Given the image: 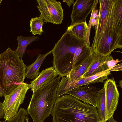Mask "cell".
Masks as SVG:
<instances>
[{"label":"cell","instance_id":"12","mask_svg":"<svg viewBox=\"0 0 122 122\" xmlns=\"http://www.w3.org/2000/svg\"><path fill=\"white\" fill-rule=\"evenodd\" d=\"M94 54V58L92 62L87 71L81 77V79L108 70L106 63L105 56Z\"/></svg>","mask_w":122,"mask_h":122},{"label":"cell","instance_id":"3","mask_svg":"<svg viewBox=\"0 0 122 122\" xmlns=\"http://www.w3.org/2000/svg\"><path fill=\"white\" fill-rule=\"evenodd\" d=\"M88 46L85 40L81 39L67 30L51 50L53 66L59 75L67 77L73 68L76 54Z\"/></svg>","mask_w":122,"mask_h":122},{"label":"cell","instance_id":"25","mask_svg":"<svg viewBox=\"0 0 122 122\" xmlns=\"http://www.w3.org/2000/svg\"><path fill=\"white\" fill-rule=\"evenodd\" d=\"M64 2H65L70 7L72 4H74L75 2L73 0H64L63 1Z\"/></svg>","mask_w":122,"mask_h":122},{"label":"cell","instance_id":"9","mask_svg":"<svg viewBox=\"0 0 122 122\" xmlns=\"http://www.w3.org/2000/svg\"><path fill=\"white\" fill-rule=\"evenodd\" d=\"M98 0H76L73 5L70 26L86 22V18L97 5Z\"/></svg>","mask_w":122,"mask_h":122},{"label":"cell","instance_id":"16","mask_svg":"<svg viewBox=\"0 0 122 122\" xmlns=\"http://www.w3.org/2000/svg\"><path fill=\"white\" fill-rule=\"evenodd\" d=\"M17 39L18 46L14 51L20 59L23 60L22 57L27 47L32 42L38 41L39 39L37 36H30L29 37L18 36Z\"/></svg>","mask_w":122,"mask_h":122},{"label":"cell","instance_id":"8","mask_svg":"<svg viewBox=\"0 0 122 122\" xmlns=\"http://www.w3.org/2000/svg\"><path fill=\"white\" fill-rule=\"evenodd\" d=\"M105 95V121L113 116L116 109L119 94L115 81L113 78L107 79L104 87Z\"/></svg>","mask_w":122,"mask_h":122},{"label":"cell","instance_id":"6","mask_svg":"<svg viewBox=\"0 0 122 122\" xmlns=\"http://www.w3.org/2000/svg\"><path fill=\"white\" fill-rule=\"evenodd\" d=\"M31 87L30 84L24 82L9 94L4 96L2 104L5 120L10 119L17 113L20 106L24 102L28 90Z\"/></svg>","mask_w":122,"mask_h":122},{"label":"cell","instance_id":"20","mask_svg":"<svg viewBox=\"0 0 122 122\" xmlns=\"http://www.w3.org/2000/svg\"><path fill=\"white\" fill-rule=\"evenodd\" d=\"M44 22L39 16L32 18L30 20V32L34 35H41L43 32L42 26Z\"/></svg>","mask_w":122,"mask_h":122},{"label":"cell","instance_id":"13","mask_svg":"<svg viewBox=\"0 0 122 122\" xmlns=\"http://www.w3.org/2000/svg\"><path fill=\"white\" fill-rule=\"evenodd\" d=\"M93 53L85 60L75 68L74 71L67 77L64 76L66 80L69 83L81 79L82 76L87 71L94 58Z\"/></svg>","mask_w":122,"mask_h":122},{"label":"cell","instance_id":"10","mask_svg":"<svg viewBox=\"0 0 122 122\" xmlns=\"http://www.w3.org/2000/svg\"><path fill=\"white\" fill-rule=\"evenodd\" d=\"M78 87L66 92L84 103L97 108L99 91L96 87L90 84Z\"/></svg>","mask_w":122,"mask_h":122},{"label":"cell","instance_id":"21","mask_svg":"<svg viewBox=\"0 0 122 122\" xmlns=\"http://www.w3.org/2000/svg\"><path fill=\"white\" fill-rule=\"evenodd\" d=\"M28 115L26 110L20 107L17 113L13 117L3 121H0V122H25V118Z\"/></svg>","mask_w":122,"mask_h":122},{"label":"cell","instance_id":"2","mask_svg":"<svg viewBox=\"0 0 122 122\" xmlns=\"http://www.w3.org/2000/svg\"><path fill=\"white\" fill-rule=\"evenodd\" d=\"M51 114L53 122H100L96 108L69 95L57 98Z\"/></svg>","mask_w":122,"mask_h":122},{"label":"cell","instance_id":"4","mask_svg":"<svg viewBox=\"0 0 122 122\" xmlns=\"http://www.w3.org/2000/svg\"><path fill=\"white\" fill-rule=\"evenodd\" d=\"M26 66L9 47L0 54V85L4 96L24 83Z\"/></svg>","mask_w":122,"mask_h":122},{"label":"cell","instance_id":"28","mask_svg":"<svg viewBox=\"0 0 122 122\" xmlns=\"http://www.w3.org/2000/svg\"><path fill=\"white\" fill-rule=\"evenodd\" d=\"M119 86L120 87L122 88V80L120 81H119Z\"/></svg>","mask_w":122,"mask_h":122},{"label":"cell","instance_id":"1","mask_svg":"<svg viewBox=\"0 0 122 122\" xmlns=\"http://www.w3.org/2000/svg\"><path fill=\"white\" fill-rule=\"evenodd\" d=\"M99 12L91 49L104 56L122 48V0H99Z\"/></svg>","mask_w":122,"mask_h":122},{"label":"cell","instance_id":"19","mask_svg":"<svg viewBox=\"0 0 122 122\" xmlns=\"http://www.w3.org/2000/svg\"><path fill=\"white\" fill-rule=\"evenodd\" d=\"M111 74V72L109 70H107L92 76L83 78L87 85L96 82H103L104 80L107 79L108 76Z\"/></svg>","mask_w":122,"mask_h":122},{"label":"cell","instance_id":"15","mask_svg":"<svg viewBox=\"0 0 122 122\" xmlns=\"http://www.w3.org/2000/svg\"><path fill=\"white\" fill-rule=\"evenodd\" d=\"M61 77V80L59 83L56 92L57 98L62 96L68 92L72 89L87 85L85 83L84 78L70 83L66 80L64 76Z\"/></svg>","mask_w":122,"mask_h":122},{"label":"cell","instance_id":"22","mask_svg":"<svg viewBox=\"0 0 122 122\" xmlns=\"http://www.w3.org/2000/svg\"><path fill=\"white\" fill-rule=\"evenodd\" d=\"M105 59L106 63L109 70L116 65L118 63L122 61L121 60L119 61L118 59L116 60L113 59L110 55L105 56Z\"/></svg>","mask_w":122,"mask_h":122},{"label":"cell","instance_id":"7","mask_svg":"<svg viewBox=\"0 0 122 122\" xmlns=\"http://www.w3.org/2000/svg\"><path fill=\"white\" fill-rule=\"evenodd\" d=\"M39 16L45 22L59 24L62 21L63 10L61 3L55 0H37Z\"/></svg>","mask_w":122,"mask_h":122},{"label":"cell","instance_id":"31","mask_svg":"<svg viewBox=\"0 0 122 122\" xmlns=\"http://www.w3.org/2000/svg\"><path fill=\"white\" fill-rule=\"evenodd\" d=\"M100 122H104L103 121H101V120H100Z\"/></svg>","mask_w":122,"mask_h":122},{"label":"cell","instance_id":"26","mask_svg":"<svg viewBox=\"0 0 122 122\" xmlns=\"http://www.w3.org/2000/svg\"><path fill=\"white\" fill-rule=\"evenodd\" d=\"M108 121V122H118L114 119L113 116L109 118Z\"/></svg>","mask_w":122,"mask_h":122},{"label":"cell","instance_id":"14","mask_svg":"<svg viewBox=\"0 0 122 122\" xmlns=\"http://www.w3.org/2000/svg\"><path fill=\"white\" fill-rule=\"evenodd\" d=\"M51 50L44 54H38L37 57L35 61L30 65L26 66V76L30 79L33 80L35 79L40 73V68L46 57L51 54Z\"/></svg>","mask_w":122,"mask_h":122},{"label":"cell","instance_id":"29","mask_svg":"<svg viewBox=\"0 0 122 122\" xmlns=\"http://www.w3.org/2000/svg\"><path fill=\"white\" fill-rule=\"evenodd\" d=\"M25 122H29V119H26L25 120Z\"/></svg>","mask_w":122,"mask_h":122},{"label":"cell","instance_id":"23","mask_svg":"<svg viewBox=\"0 0 122 122\" xmlns=\"http://www.w3.org/2000/svg\"><path fill=\"white\" fill-rule=\"evenodd\" d=\"M122 63L116 65L114 67L109 70L110 71H122Z\"/></svg>","mask_w":122,"mask_h":122},{"label":"cell","instance_id":"24","mask_svg":"<svg viewBox=\"0 0 122 122\" xmlns=\"http://www.w3.org/2000/svg\"><path fill=\"white\" fill-rule=\"evenodd\" d=\"M4 114L3 110V104L0 102V119L4 118Z\"/></svg>","mask_w":122,"mask_h":122},{"label":"cell","instance_id":"5","mask_svg":"<svg viewBox=\"0 0 122 122\" xmlns=\"http://www.w3.org/2000/svg\"><path fill=\"white\" fill-rule=\"evenodd\" d=\"M61 77L59 76L33 92L26 110L33 122H43L51 114L57 98L56 92Z\"/></svg>","mask_w":122,"mask_h":122},{"label":"cell","instance_id":"30","mask_svg":"<svg viewBox=\"0 0 122 122\" xmlns=\"http://www.w3.org/2000/svg\"><path fill=\"white\" fill-rule=\"evenodd\" d=\"M2 1V0H0V6L1 5V3Z\"/></svg>","mask_w":122,"mask_h":122},{"label":"cell","instance_id":"11","mask_svg":"<svg viewBox=\"0 0 122 122\" xmlns=\"http://www.w3.org/2000/svg\"><path fill=\"white\" fill-rule=\"evenodd\" d=\"M59 74L53 66L44 70L31 82V90L35 91L57 77Z\"/></svg>","mask_w":122,"mask_h":122},{"label":"cell","instance_id":"27","mask_svg":"<svg viewBox=\"0 0 122 122\" xmlns=\"http://www.w3.org/2000/svg\"><path fill=\"white\" fill-rule=\"evenodd\" d=\"M4 96L3 91L0 85V97H2Z\"/></svg>","mask_w":122,"mask_h":122},{"label":"cell","instance_id":"17","mask_svg":"<svg viewBox=\"0 0 122 122\" xmlns=\"http://www.w3.org/2000/svg\"><path fill=\"white\" fill-rule=\"evenodd\" d=\"M67 30L70 31L75 36L83 40H85L88 27L86 22L77 23L70 26Z\"/></svg>","mask_w":122,"mask_h":122},{"label":"cell","instance_id":"18","mask_svg":"<svg viewBox=\"0 0 122 122\" xmlns=\"http://www.w3.org/2000/svg\"><path fill=\"white\" fill-rule=\"evenodd\" d=\"M105 91L103 87L99 91L98 96L97 111L100 120L104 122L105 121Z\"/></svg>","mask_w":122,"mask_h":122}]
</instances>
